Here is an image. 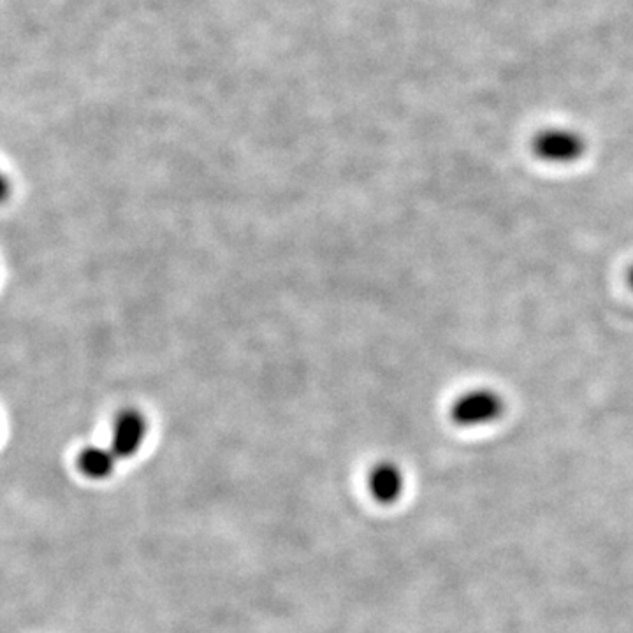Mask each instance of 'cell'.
<instances>
[{"mask_svg":"<svg viewBox=\"0 0 633 633\" xmlns=\"http://www.w3.org/2000/svg\"><path fill=\"white\" fill-rule=\"evenodd\" d=\"M368 488L379 503L389 505L398 502L405 489V475L396 463L382 461L379 465L373 466L368 477Z\"/></svg>","mask_w":633,"mask_h":633,"instance_id":"obj_4","label":"cell"},{"mask_svg":"<svg viewBox=\"0 0 633 633\" xmlns=\"http://www.w3.org/2000/svg\"><path fill=\"white\" fill-rule=\"evenodd\" d=\"M145 437L146 419L143 414L136 410H125L118 415L110 447L118 459L132 458L145 442Z\"/></svg>","mask_w":633,"mask_h":633,"instance_id":"obj_3","label":"cell"},{"mask_svg":"<svg viewBox=\"0 0 633 633\" xmlns=\"http://www.w3.org/2000/svg\"><path fill=\"white\" fill-rule=\"evenodd\" d=\"M533 155L554 166L577 162L586 153V139L581 132L567 127H553L540 131L532 141Z\"/></svg>","mask_w":633,"mask_h":633,"instance_id":"obj_2","label":"cell"},{"mask_svg":"<svg viewBox=\"0 0 633 633\" xmlns=\"http://www.w3.org/2000/svg\"><path fill=\"white\" fill-rule=\"evenodd\" d=\"M505 414V400L489 387H475L452 401L451 419L461 428H479L498 421Z\"/></svg>","mask_w":633,"mask_h":633,"instance_id":"obj_1","label":"cell"},{"mask_svg":"<svg viewBox=\"0 0 633 633\" xmlns=\"http://www.w3.org/2000/svg\"><path fill=\"white\" fill-rule=\"evenodd\" d=\"M118 459L111 447L88 445L78 456V468L92 481H104L117 468Z\"/></svg>","mask_w":633,"mask_h":633,"instance_id":"obj_5","label":"cell"},{"mask_svg":"<svg viewBox=\"0 0 633 633\" xmlns=\"http://www.w3.org/2000/svg\"><path fill=\"white\" fill-rule=\"evenodd\" d=\"M626 282H628V285L632 287L633 291V266L632 268H630V270H628V277H626Z\"/></svg>","mask_w":633,"mask_h":633,"instance_id":"obj_6","label":"cell"}]
</instances>
